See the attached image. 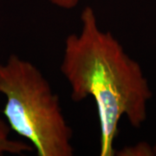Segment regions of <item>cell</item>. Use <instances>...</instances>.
Instances as JSON below:
<instances>
[{
	"mask_svg": "<svg viewBox=\"0 0 156 156\" xmlns=\"http://www.w3.org/2000/svg\"><path fill=\"white\" fill-rule=\"evenodd\" d=\"M115 155L121 156H154L153 147L146 142H140L137 145L125 147L120 151H115Z\"/></svg>",
	"mask_w": 156,
	"mask_h": 156,
	"instance_id": "277c9868",
	"label": "cell"
},
{
	"mask_svg": "<svg viewBox=\"0 0 156 156\" xmlns=\"http://www.w3.org/2000/svg\"><path fill=\"white\" fill-rule=\"evenodd\" d=\"M153 149H154V155L156 156V142L155 144L153 146Z\"/></svg>",
	"mask_w": 156,
	"mask_h": 156,
	"instance_id": "8992f818",
	"label": "cell"
},
{
	"mask_svg": "<svg viewBox=\"0 0 156 156\" xmlns=\"http://www.w3.org/2000/svg\"><path fill=\"white\" fill-rule=\"evenodd\" d=\"M50 3L58 8L64 10H71L76 8L80 0H49Z\"/></svg>",
	"mask_w": 156,
	"mask_h": 156,
	"instance_id": "5b68a950",
	"label": "cell"
},
{
	"mask_svg": "<svg viewBox=\"0 0 156 156\" xmlns=\"http://www.w3.org/2000/svg\"><path fill=\"white\" fill-rule=\"evenodd\" d=\"M11 128L7 122L0 118V156L9 154H23L33 151L34 147L22 140L11 139Z\"/></svg>",
	"mask_w": 156,
	"mask_h": 156,
	"instance_id": "3957f363",
	"label": "cell"
},
{
	"mask_svg": "<svg viewBox=\"0 0 156 156\" xmlns=\"http://www.w3.org/2000/svg\"><path fill=\"white\" fill-rule=\"evenodd\" d=\"M0 93L11 130L30 141L38 156H73V131L59 96L31 62L11 54L0 63Z\"/></svg>",
	"mask_w": 156,
	"mask_h": 156,
	"instance_id": "7a4b0ae2",
	"label": "cell"
},
{
	"mask_svg": "<svg viewBox=\"0 0 156 156\" xmlns=\"http://www.w3.org/2000/svg\"><path fill=\"white\" fill-rule=\"evenodd\" d=\"M80 20V31L65 38L60 71L74 101L94 99L100 126V155L114 156L120 120L125 116L132 127L140 128L153 93L139 62L110 31L100 28L92 7H84Z\"/></svg>",
	"mask_w": 156,
	"mask_h": 156,
	"instance_id": "6da1fadb",
	"label": "cell"
}]
</instances>
